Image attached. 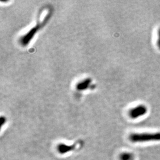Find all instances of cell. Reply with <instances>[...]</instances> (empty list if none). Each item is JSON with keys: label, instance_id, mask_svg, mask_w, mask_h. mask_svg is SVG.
<instances>
[{"label": "cell", "instance_id": "1", "mask_svg": "<svg viewBox=\"0 0 160 160\" xmlns=\"http://www.w3.org/2000/svg\"><path fill=\"white\" fill-rule=\"evenodd\" d=\"M129 139L133 143L160 141V132L132 133L130 135Z\"/></svg>", "mask_w": 160, "mask_h": 160}, {"label": "cell", "instance_id": "2", "mask_svg": "<svg viewBox=\"0 0 160 160\" xmlns=\"http://www.w3.org/2000/svg\"><path fill=\"white\" fill-rule=\"evenodd\" d=\"M82 145H83V142L81 141L77 142L75 144L72 145H68L64 144H61L58 147V150L60 154H64L74 150H77L81 149Z\"/></svg>", "mask_w": 160, "mask_h": 160}, {"label": "cell", "instance_id": "3", "mask_svg": "<svg viewBox=\"0 0 160 160\" xmlns=\"http://www.w3.org/2000/svg\"><path fill=\"white\" fill-rule=\"evenodd\" d=\"M148 112L147 107L141 105L131 108L129 112V115L132 119H136L145 115Z\"/></svg>", "mask_w": 160, "mask_h": 160}, {"label": "cell", "instance_id": "4", "mask_svg": "<svg viewBox=\"0 0 160 160\" xmlns=\"http://www.w3.org/2000/svg\"><path fill=\"white\" fill-rule=\"evenodd\" d=\"M90 83V81L89 80H85L81 82H80L78 85H77V88L78 90H84V89H86L88 86V84Z\"/></svg>", "mask_w": 160, "mask_h": 160}, {"label": "cell", "instance_id": "5", "mask_svg": "<svg viewBox=\"0 0 160 160\" xmlns=\"http://www.w3.org/2000/svg\"><path fill=\"white\" fill-rule=\"evenodd\" d=\"M132 155L129 152H124L122 153L120 156V160H132Z\"/></svg>", "mask_w": 160, "mask_h": 160}, {"label": "cell", "instance_id": "6", "mask_svg": "<svg viewBox=\"0 0 160 160\" xmlns=\"http://www.w3.org/2000/svg\"><path fill=\"white\" fill-rule=\"evenodd\" d=\"M158 40H157V45L158 46V48L160 49V28L158 30Z\"/></svg>", "mask_w": 160, "mask_h": 160}]
</instances>
